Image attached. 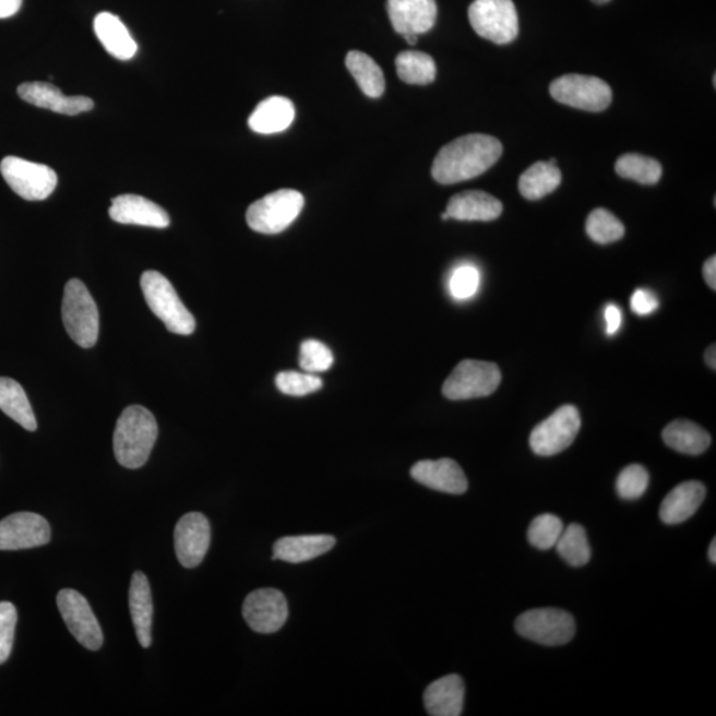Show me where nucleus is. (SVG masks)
I'll return each mask as SVG.
<instances>
[{"label": "nucleus", "mask_w": 716, "mask_h": 716, "mask_svg": "<svg viewBox=\"0 0 716 716\" xmlns=\"http://www.w3.org/2000/svg\"><path fill=\"white\" fill-rule=\"evenodd\" d=\"M502 142L492 135H463L444 145L437 154L431 175L441 184L468 181L492 168L502 157Z\"/></svg>", "instance_id": "1"}, {"label": "nucleus", "mask_w": 716, "mask_h": 716, "mask_svg": "<svg viewBox=\"0 0 716 716\" xmlns=\"http://www.w3.org/2000/svg\"><path fill=\"white\" fill-rule=\"evenodd\" d=\"M157 435L158 425L150 410L140 405L127 407L115 429L114 449L117 462L132 470L144 466L150 460Z\"/></svg>", "instance_id": "2"}, {"label": "nucleus", "mask_w": 716, "mask_h": 716, "mask_svg": "<svg viewBox=\"0 0 716 716\" xmlns=\"http://www.w3.org/2000/svg\"><path fill=\"white\" fill-rule=\"evenodd\" d=\"M141 289L147 306L169 332L189 336L195 331L193 314L179 299L168 277L157 271H146L141 276Z\"/></svg>", "instance_id": "3"}, {"label": "nucleus", "mask_w": 716, "mask_h": 716, "mask_svg": "<svg viewBox=\"0 0 716 716\" xmlns=\"http://www.w3.org/2000/svg\"><path fill=\"white\" fill-rule=\"evenodd\" d=\"M61 313L65 331L73 342L85 349L95 347L100 317L95 299L82 281L72 279L65 284Z\"/></svg>", "instance_id": "4"}, {"label": "nucleus", "mask_w": 716, "mask_h": 716, "mask_svg": "<svg viewBox=\"0 0 716 716\" xmlns=\"http://www.w3.org/2000/svg\"><path fill=\"white\" fill-rule=\"evenodd\" d=\"M305 207V196L293 189H282L263 196L247 210V225L267 236L279 234L291 226Z\"/></svg>", "instance_id": "5"}, {"label": "nucleus", "mask_w": 716, "mask_h": 716, "mask_svg": "<svg viewBox=\"0 0 716 716\" xmlns=\"http://www.w3.org/2000/svg\"><path fill=\"white\" fill-rule=\"evenodd\" d=\"M468 21L480 38L504 46L518 35V17L512 0H474Z\"/></svg>", "instance_id": "6"}, {"label": "nucleus", "mask_w": 716, "mask_h": 716, "mask_svg": "<svg viewBox=\"0 0 716 716\" xmlns=\"http://www.w3.org/2000/svg\"><path fill=\"white\" fill-rule=\"evenodd\" d=\"M515 629L522 637L536 644L561 646L575 637L576 622L565 610L541 608L518 616Z\"/></svg>", "instance_id": "7"}, {"label": "nucleus", "mask_w": 716, "mask_h": 716, "mask_svg": "<svg viewBox=\"0 0 716 716\" xmlns=\"http://www.w3.org/2000/svg\"><path fill=\"white\" fill-rule=\"evenodd\" d=\"M502 382V373L497 363L465 360L458 363L444 381L443 396L453 399L489 397Z\"/></svg>", "instance_id": "8"}, {"label": "nucleus", "mask_w": 716, "mask_h": 716, "mask_svg": "<svg viewBox=\"0 0 716 716\" xmlns=\"http://www.w3.org/2000/svg\"><path fill=\"white\" fill-rule=\"evenodd\" d=\"M0 172L9 187L26 201H45L57 189V171L47 165L9 156L0 163Z\"/></svg>", "instance_id": "9"}, {"label": "nucleus", "mask_w": 716, "mask_h": 716, "mask_svg": "<svg viewBox=\"0 0 716 716\" xmlns=\"http://www.w3.org/2000/svg\"><path fill=\"white\" fill-rule=\"evenodd\" d=\"M549 94L560 104L588 112H602L613 98L609 84L585 75H565L554 80L549 86Z\"/></svg>", "instance_id": "10"}, {"label": "nucleus", "mask_w": 716, "mask_h": 716, "mask_svg": "<svg viewBox=\"0 0 716 716\" xmlns=\"http://www.w3.org/2000/svg\"><path fill=\"white\" fill-rule=\"evenodd\" d=\"M582 418L577 407L564 405L552 416L536 426L529 437V446L536 455L553 456L570 448L576 440Z\"/></svg>", "instance_id": "11"}, {"label": "nucleus", "mask_w": 716, "mask_h": 716, "mask_svg": "<svg viewBox=\"0 0 716 716\" xmlns=\"http://www.w3.org/2000/svg\"><path fill=\"white\" fill-rule=\"evenodd\" d=\"M58 608L68 631L85 649L94 652L100 649L104 642L102 626L94 612H92L90 602L86 601L83 595L73 589L60 590Z\"/></svg>", "instance_id": "12"}, {"label": "nucleus", "mask_w": 716, "mask_h": 716, "mask_svg": "<svg viewBox=\"0 0 716 716\" xmlns=\"http://www.w3.org/2000/svg\"><path fill=\"white\" fill-rule=\"evenodd\" d=\"M51 528L34 512H16L0 521V551H20L48 545Z\"/></svg>", "instance_id": "13"}, {"label": "nucleus", "mask_w": 716, "mask_h": 716, "mask_svg": "<svg viewBox=\"0 0 716 716\" xmlns=\"http://www.w3.org/2000/svg\"><path fill=\"white\" fill-rule=\"evenodd\" d=\"M243 617L252 631L273 634L288 619V604L281 590L264 588L252 592L246 597Z\"/></svg>", "instance_id": "14"}, {"label": "nucleus", "mask_w": 716, "mask_h": 716, "mask_svg": "<svg viewBox=\"0 0 716 716\" xmlns=\"http://www.w3.org/2000/svg\"><path fill=\"white\" fill-rule=\"evenodd\" d=\"M212 540V528L201 512H190L179 518L175 529V548L184 568L199 566L205 559Z\"/></svg>", "instance_id": "15"}, {"label": "nucleus", "mask_w": 716, "mask_h": 716, "mask_svg": "<svg viewBox=\"0 0 716 716\" xmlns=\"http://www.w3.org/2000/svg\"><path fill=\"white\" fill-rule=\"evenodd\" d=\"M22 100L55 114L76 116L94 109V100L85 96H64L58 86L49 83H24L17 88Z\"/></svg>", "instance_id": "16"}, {"label": "nucleus", "mask_w": 716, "mask_h": 716, "mask_svg": "<svg viewBox=\"0 0 716 716\" xmlns=\"http://www.w3.org/2000/svg\"><path fill=\"white\" fill-rule=\"evenodd\" d=\"M411 478L431 490L462 496L468 481L458 463L443 458L417 462L410 470Z\"/></svg>", "instance_id": "17"}, {"label": "nucleus", "mask_w": 716, "mask_h": 716, "mask_svg": "<svg viewBox=\"0 0 716 716\" xmlns=\"http://www.w3.org/2000/svg\"><path fill=\"white\" fill-rule=\"evenodd\" d=\"M389 20L399 35L428 33L437 21L435 0H387Z\"/></svg>", "instance_id": "18"}, {"label": "nucleus", "mask_w": 716, "mask_h": 716, "mask_svg": "<svg viewBox=\"0 0 716 716\" xmlns=\"http://www.w3.org/2000/svg\"><path fill=\"white\" fill-rule=\"evenodd\" d=\"M110 218L117 224L166 228L170 225L169 214L144 196L123 194L116 196L109 208Z\"/></svg>", "instance_id": "19"}, {"label": "nucleus", "mask_w": 716, "mask_h": 716, "mask_svg": "<svg viewBox=\"0 0 716 716\" xmlns=\"http://www.w3.org/2000/svg\"><path fill=\"white\" fill-rule=\"evenodd\" d=\"M446 213L450 219L490 222L502 215L503 205L496 196L485 191L470 190L454 195L448 203Z\"/></svg>", "instance_id": "20"}, {"label": "nucleus", "mask_w": 716, "mask_h": 716, "mask_svg": "<svg viewBox=\"0 0 716 716\" xmlns=\"http://www.w3.org/2000/svg\"><path fill=\"white\" fill-rule=\"evenodd\" d=\"M423 703L431 716H460L465 705V682L456 675L437 679L425 690Z\"/></svg>", "instance_id": "21"}, {"label": "nucleus", "mask_w": 716, "mask_h": 716, "mask_svg": "<svg viewBox=\"0 0 716 716\" xmlns=\"http://www.w3.org/2000/svg\"><path fill=\"white\" fill-rule=\"evenodd\" d=\"M705 498L706 489L701 481L690 480L678 485L665 497L663 504H660V521L670 524V526L689 521L701 508Z\"/></svg>", "instance_id": "22"}, {"label": "nucleus", "mask_w": 716, "mask_h": 716, "mask_svg": "<svg viewBox=\"0 0 716 716\" xmlns=\"http://www.w3.org/2000/svg\"><path fill=\"white\" fill-rule=\"evenodd\" d=\"M335 545L336 539L331 535L282 537L275 542L273 559L291 564L307 563L330 552Z\"/></svg>", "instance_id": "23"}, {"label": "nucleus", "mask_w": 716, "mask_h": 716, "mask_svg": "<svg viewBox=\"0 0 716 716\" xmlns=\"http://www.w3.org/2000/svg\"><path fill=\"white\" fill-rule=\"evenodd\" d=\"M129 608H131L132 621L140 645L146 649L152 644L154 608L151 585L142 572H135L132 577L131 589H129Z\"/></svg>", "instance_id": "24"}, {"label": "nucleus", "mask_w": 716, "mask_h": 716, "mask_svg": "<svg viewBox=\"0 0 716 716\" xmlns=\"http://www.w3.org/2000/svg\"><path fill=\"white\" fill-rule=\"evenodd\" d=\"M94 28L97 39L116 59L129 60L138 53V43L132 38L126 24L110 12H100L95 17Z\"/></svg>", "instance_id": "25"}, {"label": "nucleus", "mask_w": 716, "mask_h": 716, "mask_svg": "<svg viewBox=\"0 0 716 716\" xmlns=\"http://www.w3.org/2000/svg\"><path fill=\"white\" fill-rule=\"evenodd\" d=\"M295 120V107L286 97L273 96L258 105L250 116L249 127L259 134L286 131Z\"/></svg>", "instance_id": "26"}, {"label": "nucleus", "mask_w": 716, "mask_h": 716, "mask_svg": "<svg viewBox=\"0 0 716 716\" xmlns=\"http://www.w3.org/2000/svg\"><path fill=\"white\" fill-rule=\"evenodd\" d=\"M663 438L670 449L687 455L703 454L712 443V437L705 429L684 419H677L666 426Z\"/></svg>", "instance_id": "27"}, {"label": "nucleus", "mask_w": 716, "mask_h": 716, "mask_svg": "<svg viewBox=\"0 0 716 716\" xmlns=\"http://www.w3.org/2000/svg\"><path fill=\"white\" fill-rule=\"evenodd\" d=\"M0 410L28 431L38 429L27 394L15 380L0 378Z\"/></svg>", "instance_id": "28"}, {"label": "nucleus", "mask_w": 716, "mask_h": 716, "mask_svg": "<svg viewBox=\"0 0 716 716\" xmlns=\"http://www.w3.org/2000/svg\"><path fill=\"white\" fill-rule=\"evenodd\" d=\"M561 179L558 165L536 163L518 178V191L526 200H541L560 187Z\"/></svg>", "instance_id": "29"}, {"label": "nucleus", "mask_w": 716, "mask_h": 716, "mask_svg": "<svg viewBox=\"0 0 716 716\" xmlns=\"http://www.w3.org/2000/svg\"><path fill=\"white\" fill-rule=\"evenodd\" d=\"M345 64L363 94L372 98H379L385 91V76L381 67L360 51H350L345 59Z\"/></svg>", "instance_id": "30"}, {"label": "nucleus", "mask_w": 716, "mask_h": 716, "mask_svg": "<svg viewBox=\"0 0 716 716\" xmlns=\"http://www.w3.org/2000/svg\"><path fill=\"white\" fill-rule=\"evenodd\" d=\"M397 75L406 84L428 85L434 82L437 65L430 55L418 51L401 52L396 59Z\"/></svg>", "instance_id": "31"}, {"label": "nucleus", "mask_w": 716, "mask_h": 716, "mask_svg": "<svg viewBox=\"0 0 716 716\" xmlns=\"http://www.w3.org/2000/svg\"><path fill=\"white\" fill-rule=\"evenodd\" d=\"M617 175L641 184H656L663 177V166L657 159L639 153L623 154L614 165Z\"/></svg>", "instance_id": "32"}, {"label": "nucleus", "mask_w": 716, "mask_h": 716, "mask_svg": "<svg viewBox=\"0 0 716 716\" xmlns=\"http://www.w3.org/2000/svg\"><path fill=\"white\" fill-rule=\"evenodd\" d=\"M554 547H557L560 558L572 566L577 568L589 563L590 546L585 529L580 524H571L563 529V534Z\"/></svg>", "instance_id": "33"}, {"label": "nucleus", "mask_w": 716, "mask_h": 716, "mask_svg": "<svg viewBox=\"0 0 716 716\" xmlns=\"http://www.w3.org/2000/svg\"><path fill=\"white\" fill-rule=\"evenodd\" d=\"M586 234L598 244L617 242L625 234L621 220L607 208H596L586 219Z\"/></svg>", "instance_id": "34"}, {"label": "nucleus", "mask_w": 716, "mask_h": 716, "mask_svg": "<svg viewBox=\"0 0 716 716\" xmlns=\"http://www.w3.org/2000/svg\"><path fill=\"white\" fill-rule=\"evenodd\" d=\"M563 529V522L557 515L545 514L537 516L528 528L529 545L540 549V551H548V549L557 546Z\"/></svg>", "instance_id": "35"}, {"label": "nucleus", "mask_w": 716, "mask_h": 716, "mask_svg": "<svg viewBox=\"0 0 716 716\" xmlns=\"http://www.w3.org/2000/svg\"><path fill=\"white\" fill-rule=\"evenodd\" d=\"M276 386L287 396L302 397L320 391L323 381L313 373H299L288 370L276 375Z\"/></svg>", "instance_id": "36"}, {"label": "nucleus", "mask_w": 716, "mask_h": 716, "mask_svg": "<svg viewBox=\"0 0 716 716\" xmlns=\"http://www.w3.org/2000/svg\"><path fill=\"white\" fill-rule=\"evenodd\" d=\"M649 487V473L641 465H631L621 472L616 489L621 499L635 500L644 496Z\"/></svg>", "instance_id": "37"}, {"label": "nucleus", "mask_w": 716, "mask_h": 716, "mask_svg": "<svg viewBox=\"0 0 716 716\" xmlns=\"http://www.w3.org/2000/svg\"><path fill=\"white\" fill-rule=\"evenodd\" d=\"M333 354L326 345L318 339H307L301 344L299 363L307 373H319L333 366Z\"/></svg>", "instance_id": "38"}, {"label": "nucleus", "mask_w": 716, "mask_h": 716, "mask_svg": "<svg viewBox=\"0 0 716 716\" xmlns=\"http://www.w3.org/2000/svg\"><path fill=\"white\" fill-rule=\"evenodd\" d=\"M480 274L474 265L465 264L456 268L450 279V291L456 300H467L478 293Z\"/></svg>", "instance_id": "39"}, {"label": "nucleus", "mask_w": 716, "mask_h": 716, "mask_svg": "<svg viewBox=\"0 0 716 716\" xmlns=\"http://www.w3.org/2000/svg\"><path fill=\"white\" fill-rule=\"evenodd\" d=\"M17 613L11 602H0V665L11 656L14 646Z\"/></svg>", "instance_id": "40"}, {"label": "nucleus", "mask_w": 716, "mask_h": 716, "mask_svg": "<svg viewBox=\"0 0 716 716\" xmlns=\"http://www.w3.org/2000/svg\"><path fill=\"white\" fill-rule=\"evenodd\" d=\"M631 307L639 317H647L658 310L659 301L649 289H637L632 296Z\"/></svg>", "instance_id": "41"}, {"label": "nucleus", "mask_w": 716, "mask_h": 716, "mask_svg": "<svg viewBox=\"0 0 716 716\" xmlns=\"http://www.w3.org/2000/svg\"><path fill=\"white\" fill-rule=\"evenodd\" d=\"M605 321H607V335L613 336L619 332L622 323V314L620 308L614 305H609L605 308Z\"/></svg>", "instance_id": "42"}, {"label": "nucleus", "mask_w": 716, "mask_h": 716, "mask_svg": "<svg viewBox=\"0 0 716 716\" xmlns=\"http://www.w3.org/2000/svg\"><path fill=\"white\" fill-rule=\"evenodd\" d=\"M23 0H0V20L11 17L22 8Z\"/></svg>", "instance_id": "43"}, {"label": "nucleus", "mask_w": 716, "mask_h": 716, "mask_svg": "<svg viewBox=\"0 0 716 716\" xmlns=\"http://www.w3.org/2000/svg\"><path fill=\"white\" fill-rule=\"evenodd\" d=\"M703 276L708 284V287L716 289V256L707 259L705 265H703Z\"/></svg>", "instance_id": "44"}, {"label": "nucleus", "mask_w": 716, "mask_h": 716, "mask_svg": "<svg viewBox=\"0 0 716 716\" xmlns=\"http://www.w3.org/2000/svg\"><path fill=\"white\" fill-rule=\"evenodd\" d=\"M706 362L709 368L715 370L716 368V349L715 344L709 345L705 354Z\"/></svg>", "instance_id": "45"}, {"label": "nucleus", "mask_w": 716, "mask_h": 716, "mask_svg": "<svg viewBox=\"0 0 716 716\" xmlns=\"http://www.w3.org/2000/svg\"><path fill=\"white\" fill-rule=\"evenodd\" d=\"M708 559H709V561H712L713 564H716V540L715 539L712 541V545H709Z\"/></svg>", "instance_id": "46"}, {"label": "nucleus", "mask_w": 716, "mask_h": 716, "mask_svg": "<svg viewBox=\"0 0 716 716\" xmlns=\"http://www.w3.org/2000/svg\"><path fill=\"white\" fill-rule=\"evenodd\" d=\"M404 38L407 43H409L410 46H416L418 41V35L416 34H406L404 35Z\"/></svg>", "instance_id": "47"}, {"label": "nucleus", "mask_w": 716, "mask_h": 716, "mask_svg": "<svg viewBox=\"0 0 716 716\" xmlns=\"http://www.w3.org/2000/svg\"><path fill=\"white\" fill-rule=\"evenodd\" d=\"M592 2H594L596 4H605V3L610 2V0H592Z\"/></svg>", "instance_id": "48"}, {"label": "nucleus", "mask_w": 716, "mask_h": 716, "mask_svg": "<svg viewBox=\"0 0 716 716\" xmlns=\"http://www.w3.org/2000/svg\"><path fill=\"white\" fill-rule=\"evenodd\" d=\"M713 84H714V86H716V76L715 75L713 77Z\"/></svg>", "instance_id": "49"}]
</instances>
